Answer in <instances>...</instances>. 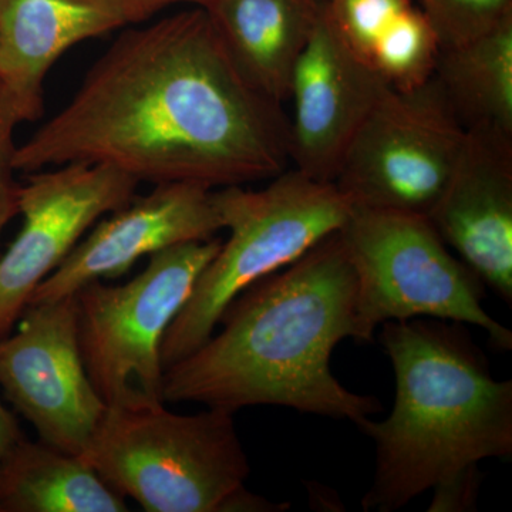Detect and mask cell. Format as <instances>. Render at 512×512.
<instances>
[{
	"instance_id": "6da1fadb",
	"label": "cell",
	"mask_w": 512,
	"mask_h": 512,
	"mask_svg": "<svg viewBox=\"0 0 512 512\" xmlns=\"http://www.w3.org/2000/svg\"><path fill=\"white\" fill-rule=\"evenodd\" d=\"M74 163L138 183L247 185L288 170L289 120L249 86L197 6L128 26L72 100L16 148L20 173Z\"/></svg>"
},
{
	"instance_id": "7a4b0ae2",
	"label": "cell",
	"mask_w": 512,
	"mask_h": 512,
	"mask_svg": "<svg viewBox=\"0 0 512 512\" xmlns=\"http://www.w3.org/2000/svg\"><path fill=\"white\" fill-rule=\"evenodd\" d=\"M355 302V271L336 231L239 293L221 332L165 369L164 402L234 414L284 406L359 426L382 404L350 392L330 369L333 349L353 338Z\"/></svg>"
},
{
	"instance_id": "3957f363",
	"label": "cell",
	"mask_w": 512,
	"mask_h": 512,
	"mask_svg": "<svg viewBox=\"0 0 512 512\" xmlns=\"http://www.w3.org/2000/svg\"><path fill=\"white\" fill-rule=\"evenodd\" d=\"M396 399L359 429L376 443L365 511L394 512L433 490L430 512L476 510L480 461L512 456V382L491 376L463 323L416 318L383 323Z\"/></svg>"
},
{
	"instance_id": "277c9868",
	"label": "cell",
	"mask_w": 512,
	"mask_h": 512,
	"mask_svg": "<svg viewBox=\"0 0 512 512\" xmlns=\"http://www.w3.org/2000/svg\"><path fill=\"white\" fill-rule=\"evenodd\" d=\"M80 457L148 512L282 510L245 488L251 468L234 413L225 410L107 407Z\"/></svg>"
},
{
	"instance_id": "5b68a950",
	"label": "cell",
	"mask_w": 512,
	"mask_h": 512,
	"mask_svg": "<svg viewBox=\"0 0 512 512\" xmlns=\"http://www.w3.org/2000/svg\"><path fill=\"white\" fill-rule=\"evenodd\" d=\"M214 195L229 237L198 276L190 299L165 333L164 369L211 338L239 293L339 231L353 207L335 183L315 180L296 168L271 178L261 190L232 185L217 188Z\"/></svg>"
},
{
	"instance_id": "8992f818",
	"label": "cell",
	"mask_w": 512,
	"mask_h": 512,
	"mask_svg": "<svg viewBox=\"0 0 512 512\" xmlns=\"http://www.w3.org/2000/svg\"><path fill=\"white\" fill-rule=\"evenodd\" d=\"M356 276V342L390 320L430 318L478 326L497 350L512 332L483 308L485 285L451 254L429 218L353 205L339 229Z\"/></svg>"
},
{
	"instance_id": "52a82bcc",
	"label": "cell",
	"mask_w": 512,
	"mask_h": 512,
	"mask_svg": "<svg viewBox=\"0 0 512 512\" xmlns=\"http://www.w3.org/2000/svg\"><path fill=\"white\" fill-rule=\"evenodd\" d=\"M221 244L214 237L175 245L148 256L146 268L127 284L93 281L74 295L84 367L107 407L165 403V333Z\"/></svg>"
},
{
	"instance_id": "ba28073f",
	"label": "cell",
	"mask_w": 512,
	"mask_h": 512,
	"mask_svg": "<svg viewBox=\"0 0 512 512\" xmlns=\"http://www.w3.org/2000/svg\"><path fill=\"white\" fill-rule=\"evenodd\" d=\"M466 141L434 76L413 89H389L357 131L333 183L355 207L429 217Z\"/></svg>"
},
{
	"instance_id": "9c48e42d",
	"label": "cell",
	"mask_w": 512,
	"mask_h": 512,
	"mask_svg": "<svg viewBox=\"0 0 512 512\" xmlns=\"http://www.w3.org/2000/svg\"><path fill=\"white\" fill-rule=\"evenodd\" d=\"M0 387L43 443L82 456L107 406L84 367L76 296L26 306L0 338Z\"/></svg>"
},
{
	"instance_id": "30bf717a",
	"label": "cell",
	"mask_w": 512,
	"mask_h": 512,
	"mask_svg": "<svg viewBox=\"0 0 512 512\" xmlns=\"http://www.w3.org/2000/svg\"><path fill=\"white\" fill-rule=\"evenodd\" d=\"M140 185L109 165L74 163L26 174L18 237L0 255V338L8 336L37 286L104 215L136 197Z\"/></svg>"
},
{
	"instance_id": "8fae6325",
	"label": "cell",
	"mask_w": 512,
	"mask_h": 512,
	"mask_svg": "<svg viewBox=\"0 0 512 512\" xmlns=\"http://www.w3.org/2000/svg\"><path fill=\"white\" fill-rule=\"evenodd\" d=\"M389 89L340 35L326 2L289 84L293 168L333 183L357 131Z\"/></svg>"
},
{
	"instance_id": "7c38bea8",
	"label": "cell",
	"mask_w": 512,
	"mask_h": 512,
	"mask_svg": "<svg viewBox=\"0 0 512 512\" xmlns=\"http://www.w3.org/2000/svg\"><path fill=\"white\" fill-rule=\"evenodd\" d=\"M212 188L191 183L154 185L136 195L72 249L42 282L29 303L57 301L76 295L84 285L120 278L143 256L192 241H207L222 231Z\"/></svg>"
},
{
	"instance_id": "4fadbf2b",
	"label": "cell",
	"mask_w": 512,
	"mask_h": 512,
	"mask_svg": "<svg viewBox=\"0 0 512 512\" xmlns=\"http://www.w3.org/2000/svg\"><path fill=\"white\" fill-rule=\"evenodd\" d=\"M427 218L447 247L511 305L512 137L467 130L456 170Z\"/></svg>"
},
{
	"instance_id": "5bb4252c",
	"label": "cell",
	"mask_w": 512,
	"mask_h": 512,
	"mask_svg": "<svg viewBox=\"0 0 512 512\" xmlns=\"http://www.w3.org/2000/svg\"><path fill=\"white\" fill-rule=\"evenodd\" d=\"M154 13L140 0H0V94L19 123L43 116V84L67 50Z\"/></svg>"
},
{
	"instance_id": "9a60e30c",
	"label": "cell",
	"mask_w": 512,
	"mask_h": 512,
	"mask_svg": "<svg viewBox=\"0 0 512 512\" xmlns=\"http://www.w3.org/2000/svg\"><path fill=\"white\" fill-rule=\"evenodd\" d=\"M326 0H212L222 45L249 86L282 106Z\"/></svg>"
},
{
	"instance_id": "2e32d148",
	"label": "cell",
	"mask_w": 512,
	"mask_h": 512,
	"mask_svg": "<svg viewBox=\"0 0 512 512\" xmlns=\"http://www.w3.org/2000/svg\"><path fill=\"white\" fill-rule=\"evenodd\" d=\"M83 457L23 437L0 460V512H127Z\"/></svg>"
},
{
	"instance_id": "e0dca14e",
	"label": "cell",
	"mask_w": 512,
	"mask_h": 512,
	"mask_svg": "<svg viewBox=\"0 0 512 512\" xmlns=\"http://www.w3.org/2000/svg\"><path fill=\"white\" fill-rule=\"evenodd\" d=\"M433 76L466 130L512 137V15L466 45L440 50Z\"/></svg>"
},
{
	"instance_id": "ac0fdd59",
	"label": "cell",
	"mask_w": 512,
	"mask_h": 512,
	"mask_svg": "<svg viewBox=\"0 0 512 512\" xmlns=\"http://www.w3.org/2000/svg\"><path fill=\"white\" fill-rule=\"evenodd\" d=\"M439 53L429 20L413 2L379 37L365 63L390 89L409 90L433 77Z\"/></svg>"
},
{
	"instance_id": "d6986e66",
	"label": "cell",
	"mask_w": 512,
	"mask_h": 512,
	"mask_svg": "<svg viewBox=\"0 0 512 512\" xmlns=\"http://www.w3.org/2000/svg\"><path fill=\"white\" fill-rule=\"evenodd\" d=\"M440 50L466 45L512 15V0H419Z\"/></svg>"
},
{
	"instance_id": "ffe728a7",
	"label": "cell",
	"mask_w": 512,
	"mask_h": 512,
	"mask_svg": "<svg viewBox=\"0 0 512 512\" xmlns=\"http://www.w3.org/2000/svg\"><path fill=\"white\" fill-rule=\"evenodd\" d=\"M19 124L18 117L0 94V239L9 222L19 215L20 184L15 178L18 173L15 131Z\"/></svg>"
},
{
	"instance_id": "44dd1931",
	"label": "cell",
	"mask_w": 512,
	"mask_h": 512,
	"mask_svg": "<svg viewBox=\"0 0 512 512\" xmlns=\"http://www.w3.org/2000/svg\"><path fill=\"white\" fill-rule=\"evenodd\" d=\"M23 437L25 434L20 430L15 414L0 402V460Z\"/></svg>"
},
{
	"instance_id": "7402d4cb",
	"label": "cell",
	"mask_w": 512,
	"mask_h": 512,
	"mask_svg": "<svg viewBox=\"0 0 512 512\" xmlns=\"http://www.w3.org/2000/svg\"><path fill=\"white\" fill-rule=\"evenodd\" d=\"M140 2L146 3L147 6L158 10L167 8V6L175 5V3H191V5L200 6V8H207L212 0H140Z\"/></svg>"
}]
</instances>
